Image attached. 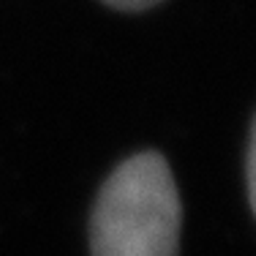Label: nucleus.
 <instances>
[{"mask_svg": "<svg viewBox=\"0 0 256 256\" xmlns=\"http://www.w3.org/2000/svg\"><path fill=\"white\" fill-rule=\"evenodd\" d=\"M254 161H256V150H254V136L248 142V156H246V188H248V202L251 210H256V172H254Z\"/></svg>", "mask_w": 256, "mask_h": 256, "instance_id": "obj_2", "label": "nucleus"}, {"mask_svg": "<svg viewBox=\"0 0 256 256\" xmlns=\"http://www.w3.org/2000/svg\"><path fill=\"white\" fill-rule=\"evenodd\" d=\"M104 3L118 11H144V8H153V6L164 3V0H104Z\"/></svg>", "mask_w": 256, "mask_h": 256, "instance_id": "obj_3", "label": "nucleus"}, {"mask_svg": "<svg viewBox=\"0 0 256 256\" xmlns=\"http://www.w3.org/2000/svg\"><path fill=\"white\" fill-rule=\"evenodd\" d=\"M182 204L161 153H136L123 161L90 212L93 256H178Z\"/></svg>", "mask_w": 256, "mask_h": 256, "instance_id": "obj_1", "label": "nucleus"}]
</instances>
